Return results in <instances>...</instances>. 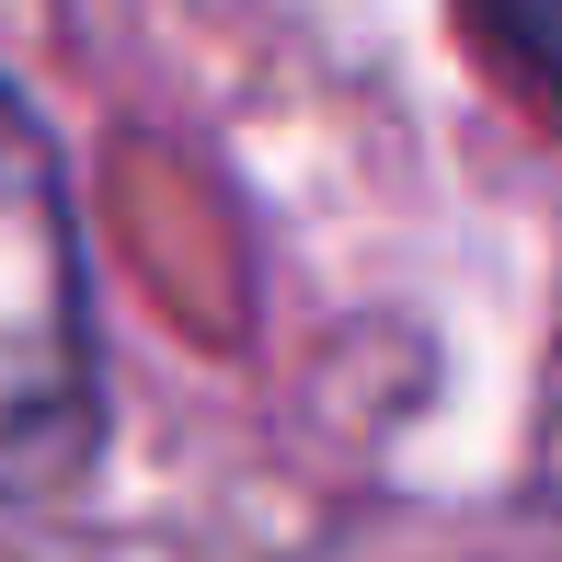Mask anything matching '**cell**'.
<instances>
[{"label": "cell", "mask_w": 562, "mask_h": 562, "mask_svg": "<svg viewBox=\"0 0 562 562\" xmlns=\"http://www.w3.org/2000/svg\"><path fill=\"white\" fill-rule=\"evenodd\" d=\"M104 379H92V299H81V241L46 138L0 92V505L58 494L92 459Z\"/></svg>", "instance_id": "6da1fadb"}]
</instances>
